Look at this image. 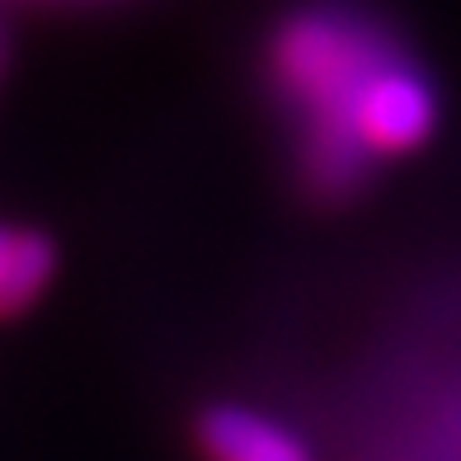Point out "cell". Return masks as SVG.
Segmentation results:
<instances>
[{
    "label": "cell",
    "instance_id": "1",
    "mask_svg": "<svg viewBox=\"0 0 461 461\" xmlns=\"http://www.w3.org/2000/svg\"><path fill=\"white\" fill-rule=\"evenodd\" d=\"M391 48L367 24L348 14H297L287 19L274 43L278 80L311 109V146H306V175L325 194L344 188L363 175V146L353 137V109L367 90V80L386 67Z\"/></svg>",
    "mask_w": 461,
    "mask_h": 461
},
{
    "label": "cell",
    "instance_id": "2",
    "mask_svg": "<svg viewBox=\"0 0 461 461\" xmlns=\"http://www.w3.org/2000/svg\"><path fill=\"white\" fill-rule=\"evenodd\" d=\"M433 113H438V104H433L429 80L414 67H405V61H386L367 80L358 109H353V137H358L367 156L410 151V146H419L433 132Z\"/></svg>",
    "mask_w": 461,
    "mask_h": 461
},
{
    "label": "cell",
    "instance_id": "3",
    "mask_svg": "<svg viewBox=\"0 0 461 461\" xmlns=\"http://www.w3.org/2000/svg\"><path fill=\"white\" fill-rule=\"evenodd\" d=\"M198 438L212 461H311L306 443L292 429L240 405H221L212 414H203Z\"/></svg>",
    "mask_w": 461,
    "mask_h": 461
},
{
    "label": "cell",
    "instance_id": "4",
    "mask_svg": "<svg viewBox=\"0 0 461 461\" xmlns=\"http://www.w3.org/2000/svg\"><path fill=\"white\" fill-rule=\"evenodd\" d=\"M10 236H14V230H5V226H0V268H5V249H10Z\"/></svg>",
    "mask_w": 461,
    "mask_h": 461
}]
</instances>
